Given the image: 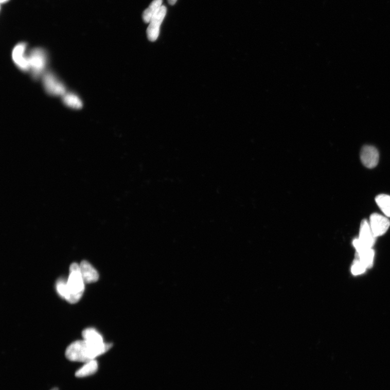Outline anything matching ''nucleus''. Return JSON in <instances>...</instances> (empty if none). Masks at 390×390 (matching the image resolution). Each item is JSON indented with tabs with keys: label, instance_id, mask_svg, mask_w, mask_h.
<instances>
[{
	"label": "nucleus",
	"instance_id": "nucleus-1",
	"mask_svg": "<svg viewBox=\"0 0 390 390\" xmlns=\"http://www.w3.org/2000/svg\"><path fill=\"white\" fill-rule=\"evenodd\" d=\"M112 346V344L102 345L92 344L84 340L78 341L70 344L66 349L65 356L69 361L87 363L104 354Z\"/></svg>",
	"mask_w": 390,
	"mask_h": 390
},
{
	"label": "nucleus",
	"instance_id": "nucleus-2",
	"mask_svg": "<svg viewBox=\"0 0 390 390\" xmlns=\"http://www.w3.org/2000/svg\"><path fill=\"white\" fill-rule=\"evenodd\" d=\"M82 278L79 264H72L69 268V275L66 281V297L65 300L71 304L77 303L83 296L85 285Z\"/></svg>",
	"mask_w": 390,
	"mask_h": 390
},
{
	"label": "nucleus",
	"instance_id": "nucleus-3",
	"mask_svg": "<svg viewBox=\"0 0 390 390\" xmlns=\"http://www.w3.org/2000/svg\"><path fill=\"white\" fill-rule=\"evenodd\" d=\"M29 71L34 79L43 76L48 64L46 51L41 48H36L28 54Z\"/></svg>",
	"mask_w": 390,
	"mask_h": 390
},
{
	"label": "nucleus",
	"instance_id": "nucleus-4",
	"mask_svg": "<svg viewBox=\"0 0 390 390\" xmlns=\"http://www.w3.org/2000/svg\"><path fill=\"white\" fill-rule=\"evenodd\" d=\"M43 82L44 88L49 95L63 97L66 93L65 85L51 72L44 75Z\"/></svg>",
	"mask_w": 390,
	"mask_h": 390
},
{
	"label": "nucleus",
	"instance_id": "nucleus-5",
	"mask_svg": "<svg viewBox=\"0 0 390 390\" xmlns=\"http://www.w3.org/2000/svg\"><path fill=\"white\" fill-rule=\"evenodd\" d=\"M167 12V9L165 6H162L157 14L154 16L149 23V25L147 29V36L151 42H155L159 34L161 25L165 18Z\"/></svg>",
	"mask_w": 390,
	"mask_h": 390
},
{
	"label": "nucleus",
	"instance_id": "nucleus-6",
	"mask_svg": "<svg viewBox=\"0 0 390 390\" xmlns=\"http://www.w3.org/2000/svg\"><path fill=\"white\" fill-rule=\"evenodd\" d=\"M27 44L24 43L17 44L13 48L12 59L14 64L24 72L29 71L28 54H26Z\"/></svg>",
	"mask_w": 390,
	"mask_h": 390
},
{
	"label": "nucleus",
	"instance_id": "nucleus-7",
	"mask_svg": "<svg viewBox=\"0 0 390 390\" xmlns=\"http://www.w3.org/2000/svg\"><path fill=\"white\" fill-rule=\"evenodd\" d=\"M369 224L376 238L384 235L390 226L389 220L383 215L377 213H374L371 215Z\"/></svg>",
	"mask_w": 390,
	"mask_h": 390
},
{
	"label": "nucleus",
	"instance_id": "nucleus-8",
	"mask_svg": "<svg viewBox=\"0 0 390 390\" xmlns=\"http://www.w3.org/2000/svg\"><path fill=\"white\" fill-rule=\"evenodd\" d=\"M361 159L363 165L369 169L375 168L379 159V153L377 149L372 146H364L361 152Z\"/></svg>",
	"mask_w": 390,
	"mask_h": 390
},
{
	"label": "nucleus",
	"instance_id": "nucleus-9",
	"mask_svg": "<svg viewBox=\"0 0 390 390\" xmlns=\"http://www.w3.org/2000/svg\"><path fill=\"white\" fill-rule=\"evenodd\" d=\"M376 238L369 222L366 220H363L361 224L359 240L366 247L372 249Z\"/></svg>",
	"mask_w": 390,
	"mask_h": 390
},
{
	"label": "nucleus",
	"instance_id": "nucleus-10",
	"mask_svg": "<svg viewBox=\"0 0 390 390\" xmlns=\"http://www.w3.org/2000/svg\"><path fill=\"white\" fill-rule=\"evenodd\" d=\"M82 278L85 283H91L98 280L99 274L97 271L87 261H81L79 264Z\"/></svg>",
	"mask_w": 390,
	"mask_h": 390
},
{
	"label": "nucleus",
	"instance_id": "nucleus-11",
	"mask_svg": "<svg viewBox=\"0 0 390 390\" xmlns=\"http://www.w3.org/2000/svg\"><path fill=\"white\" fill-rule=\"evenodd\" d=\"M98 369V364L97 361L92 360L85 363L84 365L82 366L76 373L75 376L78 378H83L93 375L96 374Z\"/></svg>",
	"mask_w": 390,
	"mask_h": 390
},
{
	"label": "nucleus",
	"instance_id": "nucleus-12",
	"mask_svg": "<svg viewBox=\"0 0 390 390\" xmlns=\"http://www.w3.org/2000/svg\"><path fill=\"white\" fill-rule=\"evenodd\" d=\"M82 335L85 341L92 344L102 345L105 343L103 341V338L94 328H87L83 331Z\"/></svg>",
	"mask_w": 390,
	"mask_h": 390
},
{
	"label": "nucleus",
	"instance_id": "nucleus-13",
	"mask_svg": "<svg viewBox=\"0 0 390 390\" xmlns=\"http://www.w3.org/2000/svg\"><path fill=\"white\" fill-rule=\"evenodd\" d=\"M163 3V0H153L149 7L143 14V19L146 23H149L152 18L159 11Z\"/></svg>",
	"mask_w": 390,
	"mask_h": 390
},
{
	"label": "nucleus",
	"instance_id": "nucleus-14",
	"mask_svg": "<svg viewBox=\"0 0 390 390\" xmlns=\"http://www.w3.org/2000/svg\"><path fill=\"white\" fill-rule=\"evenodd\" d=\"M63 101L65 105L73 109H80L83 105L80 97L73 92L66 93L63 96Z\"/></svg>",
	"mask_w": 390,
	"mask_h": 390
},
{
	"label": "nucleus",
	"instance_id": "nucleus-15",
	"mask_svg": "<svg viewBox=\"0 0 390 390\" xmlns=\"http://www.w3.org/2000/svg\"><path fill=\"white\" fill-rule=\"evenodd\" d=\"M375 201L385 216L390 218V196L385 194H379L376 198Z\"/></svg>",
	"mask_w": 390,
	"mask_h": 390
},
{
	"label": "nucleus",
	"instance_id": "nucleus-16",
	"mask_svg": "<svg viewBox=\"0 0 390 390\" xmlns=\"http://www.w3.org/2000/svg\"><path fill=\"white\" fill-rule=\"evenodd\" d=\"M375 253L372 249H365L357 252L358 259L361 260L367 268H371L373 264Z\"/></svg>",
	"mask_w": 390,
	"mask_h": 390
},
{
	"label": "nucleus",
	"instance_id": "nucleus-17",
	"mask_svg": "<svg viewBox=\"0 0 390 390\" xmlns=\"http://www.w3.org/2000/svg\"><path fill=\"white\" fill-rule=\"evenodd\" d=\"M366 269V266L361 260L358 259L353 264L352 272L354 275H359L363 273Z\"/></svg>",
	"mask_w": 390,
	"mask_h": 390
},
{
	"label": "nucleus",
	"instance_id": "nucleus-18",
	"mask_svg": "<svg viewBox=\"0 0 390 390\" xmlns=\"http://www.w3.org/2000/svg\"><path fill=\"white\" fill-rule=\"evenodd\" d=\"M168 1L170 5H174L176 3L178 0H168Z\"/></svg>",
	"mask_w": 390,
	"mask_h": 390
},
{
	"label": "nucleus",
	"instance_id": "nucleus-19",
	"mask_svg": "<svg viewBox=\"0 0 390 390\" xmlns=\"http://www.w3.org/2000/svg\"><path fill=\"white\" fill-rule=\"evenodd\" d=\"M9 0H0V2H1V4H5L9 2Z\"/></svg>",
	"mask_w": 390,
	"mask_h": 390
},
{
	"label": "nucleus",
	"instance_id": "nucleus-20",
	"mask_svg": "<svg viewBox=\"0 0 390 390\" xmlns=\"http://www.w3.org/2000/svg\"><path fill=\"white\" fill-rule=\"evenodd\" d=\"M51 390H59V389L58 388H57V387H55V388H53V389H52Z\"/></svg>",
	"mask_w": 390,
	"mask_h": 390
}]
</instances>
